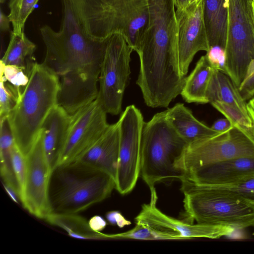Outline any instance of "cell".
<instances>
[{"mask_svg":"<svg viewBox=\"0 0 254 254\" xmlns=\"http://www.w3.org/2000/svg\"><path fill=\"white\" fill-rule=\"evenodd\" d=\"M59 91L58 76L36 62L16 105L7 116L16 145L25 157L34 145L46 118L58 104Z\"/></svg>","mask_w":254,"mask_h":254,"instance_id":"cell-4","label":"cell"},{"mask_svg":"<svg viewBox=\"0 0 254 254\" xmlns=\"http://www.w3.org/2000/svg\"><path fill=\"white\" fill-rule=\"evenodd\" d=\"M9 22H10L8 16H6L2 11H0V29L1 32H5L9 28Z\"/></svg>","mask_w":254,"mask_h":254,"instance_id":"cell-37","label":"cell"},{"mask_svg":"<svg viewBox=\"0 0 254 254\" xmlns=\"http://www.w3.org/2000/svg\"><path fill=\"white\" fill-rule=\"evenodd\" d=\"M233 127L234 126L228 119L221 118L216 120L211 127L216 131L224 132L229 130Z\"/></svg>","mask_w":254,"mask_h":254,"instance_id":"cell-35","label":"cell"},{"mask_svg":"<svg viewBox=\"0 0 254 254\" xmlns=\"http://www.w3.org/2000/svg\"><path fill=\"white\" fill-rule=\"evenodd\" d=\"M36 45L22 31L19 34L11 33L7 49L0 60V64L21 70L30 76L36 63L34 53Z\"/></svg>","mask_w":254,"mask_h":254,"instance_id":"cell-22","label":"cell"},{"mask_svg":"<svg viewBox=\"0 0 254 254\" xmlns=\"http://www.w3.org/2000/svg\"><path fill=\"white\" fill-rule=\"evenodd\" d=\"M211 105L228 119L234 126L240 127L254 137V127L251 119L238 109L221 102H214Z\"/></svg>","mask_w":254,"mask_h":254,"instance_id":"cell-26","label":"cell"},{"mask_svg":"<svg viewBox=\"0 0 254 254\" xmlns=\"http://www.w3.org/2000/svg\"><path fill=\"white\" fill-rule=\"evenodd\" d=\"M40 33L46 49L42 64L59 79L58 105L72 115L97 97L107 39L87 36L68 7L59 31L45 25Z\"/></svg>","mask_w":254,"mask_h":254,"instance_id":"cell-1","label":"cell"},{"mask_svg":"<svg viewBox=\"0 0 254 254\" xmlns=\"http://www.w3.org/2000/svg\"><path fill=\"white\" fill-rule=\"evenodd\" d=\"M254 157V137L237 126L212 137L189 144L184 155L185 174L216 162L242 157Z\"/></svg>","mask_w":254,"mask_h":254,"instance_id":"cell-10","label":"cell"},{"mask_svg":"<svg viewBox=\"0 0 254 254\" xmlns=\"http://www.w3.org/2000/svg\"><path fill=\"white\" fill-rule=\"evenodd\" d=\"M178 21V46L180 68L186 76L195 54L208 51V44L202 13V0H191L180 12Z\"/></svg>","mask_w":254,"mask_h":254,"instance_id":"cell-15","label":"cell"},{"mask_svg":"<svg viewBox=\"0 0 254 254\" xmlns=\"http://www.w3.org/2000/svg\"><path fill=\"white\" fill-rule=\"evenodd\" d=\"M206 55L211 65L214 69L226 74L225 50L219 46L210 48Z\"/></svg>","mask_w":254,"mask_h":254,"instance_id":"cell-31","label":"cell"},{"mask_svg":"<svg viewBox=\"0 0 254 254\" xmlns=\"http://www.w3.org/2000/svg\"><path fill=\"white\" fill-rule=\"evenodd\" d=\"M107 114L96 98L71 115L57 167L76 161L101 136L110 125Z\"/></svg>","mask_w":254,"mask_h":254,"instance_id":"cell-13","label":"cell"},{"mask_svg":"<svg viewBox=\"0 0 254 254\" xmlns=\"http://www.w3.org/2000/svg\"><path fill=\"white\" fill-rule=\"evenodd\" d=\"M133 51L122 33H116L107 38L97 99L107 114L117 115L121 112Z\"/></svg>","mask_w":254,"mask_h":254,"instance_id":"cell-9","label":"cell"},{"mask_svg":"<svg viewBox=\"0 0 254 254\" xmlns=\"http://www.w3.org/2000/svg\"><path fill=\"white\" fill-rule=\"evenodd\" d=\"M119 146L120 126L118 121L110 125L101 136L75 161L107 173L116 182Z\"/></svg>","mask_w":254,"mask_h":254,"instance_id":"cell-17","label":"cell"},{"mask_svg":"<svg viewBox=\"0 0 254 254\" xmlns=\"http://www.w3.org/2000/svg\"><path fill=\"white\" fill-rule=\"evenodd\" d=\"M12 159L13 172L19 187L21 197L26 174V164L25 157L16 146L13 150Z\"/></svg>","mask_w":254,"mask_h":254,"instance_id":"cell-29","label":"cell"},{"mask_svg":"<svg viewBox=\"0 0 254 254\" xmlns=\"http://www.w3.org/2000/svg\"><path fill=\"white\" fill-rule=\"evenodd\" d=\"M253 0H227L226 74L239 88L254 60Z\"/></svg>","mask_w":254,"mask_h":254,"instance_id":"cell-8","label":"cell"},{"mask_svg":"<svg viewBox=\"0 0 254 254\" xmlns=\"http://www.w3.org/2000/svg\"><path fill=\"white\" fill-rule=\"evenodd\" d=\"M25 159L26 174L21 203L30 214L45 220L52 213L50 185L52 171L43 150L41 130Z\"/></svg>","mask_w":254,"mask_h":254,"instance_id":"cell-14","label":"cell"},{"mask_svg":"<svg viewBox=\"0 0 254 254\" xmlns=\"http://www.w3.org/2000/svg\"><path fill=\"white\" fill-rule=\"evenodd\" d=\"M191 0H174L176 12H180L183 10Z\"/></svg>","mask_w":254,"mask_h":254,"instance_id":"cell-39","label":"cell"},{"mask_svg":"<svg viewBox=\"0 0 254 254\" xmlns=\"http://www.w3.org/2000/svg\"><path fill=\"white\" fill-rule=\"evenodd\" d=\"M71 115L57 105L46 118L41 129L43 150L53 171L65 143Z\"/></svg>","mask_w":254,"mask_h":254,"instance_id":"cell-18","label":"cell"},{"mask_svg":"<svg viewBox=\"0 0 254 254\" xmlns=\"http://www.w3.org/2000/svg\"><path fill=\"white\" fill-rule=\"evenodd\" d=\"M253 9H254V0H253Z\"/></svg>","mask_w":254,"mask_h":254,"instance_id":"cell-41","label":"cell"},{"mask_svg":"<svg viewBox=\"0 0 254 254\" xmlns=\"http://www.w3.org/2000/svg\"><path fill=\"white\" fill-rule=\"evenodd\" d=\"M136 84L145 98L155 100L180 94L186 76L180 70L178 21L174 0H148V16L136 51Z\"/></svg>","mask_w":254,"mask_h":254,"instance_id":"cell-2","label":"cell"},{"mask_svg":"<svg viewBox=\"0 0 254 254\" xmlns=\"http://www.w3.org/2000/svg\"><path fill=\"white\" fill-rule=\"evenodd\" d=\"M50 182L52 213L58 214H78L109 197L116 188L109 174L77 161L57 166Z\"/></svg>","mask_w":254,"mask_h":254,"instance_id":"cell-5","label":"cell"},{"mask_svg":"<svg viewBox=\"0 0 254 254\" xmlns=\"http://www.w3.org/2000/svg\"><path fill=\"white\" fill-rule=\"evenodd\" d=\"M78 214L52 213L45 219L51 224L65 231L74 238L85 240L108 239V234L93 231L88 221Z\"/></svg>","mask_w":254,"mask_h":254,"instance_id":"cell-24","label":"cell"},{"mask_svg":"<svg viewBox=\"0 0 254 254\" xmlns=\"http://www.w3.org/2000/svg\"><path fill=\"white\" fill-rule=\"evenodd\" d=\"M206 95L208 103L223 102L249 117L246 102L243 99L238 88L226 74L214 69Z\"/></svg>","mask_w":254,"mask_h":254,"instance_id":"cell-23","label":"cell"},{"mask_svg":"<svg viewBox=\"0 0 254 254\" xmlns=\"http://www.w3.org/2000/svg\"><path fill=\"white\" fill-rule=\"evenodd\" d=\"M247 109L249 117L254 127V96L247 103Z\"/></svg>","mask_w":254,"mask_h":254,"instance_id":"cell-38","label":"cell"},{"mask_svg":"<svg viewBox=\"0 0 254 254\" xmlns=\"http://www.w3.org/2000/svg\"><path fill=\"white\" fill-rule=\"evenodd\" d=\"M91 229L97 232H100L104 229L107 225L105 220L101 216L96 215L91 217L88 221Z\"/></svg>","mask_w":254,"mask_h":254,"instance_id":"cell-34","label":"cell"},{"mask_svg":"<svg viewBox=\"0 0 254 254\" xmlns=\"http://www.w3.org/2000/svg\"><path fill=\"white\" fill-rule=\"evenodd\" d=\"M202 13L209 49H225L228 21L227 0H202Z\"/></svg>","mask_w":254,"mask_h":254,"instance_id":"cell-20","label":"cell"},{"mask_svg":"<svg viewBox=\"0 0 254 254\" xmlns=\"http://www.w3.org/2000/svg\"><path fill=\"white\" fill-rule=\"evenodd\" d=\"M5 0H0V3H2L4 2Z\"/></svg>","mask_w":254,"mask_h":254,"instance_id":"cell-40","label":"cell"},{"mask_svg":"<svg viewBox=\"0 0 254 254\" xmlns=\"http://www.w3.org/2000/svg\"><path fill=\"white\" fill-rule=\"evenodd\" d=\"M188 145L169 122L165 111L144 123L140 175L150 190L155 189L157 183L184 177L182 162Z\"/></svg>","mask_w":254,"mask_h":254,"instance_id":"cell-7","label":"cell"},{"mask_svg":"<svg viewBox=\"0 0 254 254\" xmlns=\"http://www.w3.org/2000/svg\"><path fill=\"white\" fill-rule=\"evenodd\" d=\"M3 185L5 191L14 202L17 203L19 201L21 202L20 194L17 190L9 186Z\"/></svg>","mask_w":254,"mask_h":254,"instance_id":"cell-36","label":"cell"},{"mask_svg":"<svg viewBox=\"0 0 254 254\" xmlns=\"http://www.w3.org/2000/svg\"><path fill=\"white\" fill-rule=\"evenodd\" d=\"M165 111L171 125L188 145L222 133L198 120L183 103H177Z\"/></svg>","mask_w":254,"mask_h":254,"instance_id":"cell-19","label":"cell"},{"mask_svg":"<svg viewBox=\"0 0 254 254\" xmlns=\"http://www.w3.org/2000/svg\"><path fill=\"white\" fill-rule=\"evenodd\" d=\"M210 186L228 190L254 203V174L236 183Z\"/></svg>","mask_w":254,"mask_h":254,"instance_id":"cell-28","label":"cell"},{"mask_svg":"<svg viewBox=\"0 0 254 254\" xmlns=\"http://www.w3.org/2000/svg\"><path fill=\"white\" fill-rule=\"evenodd\" d=\"M150 202L142 206L135 221L147 227L157 240L217 239L230 236L235 230L225 226L193 224L170 217L157 207L158 197L155 189L150 190Z\"/></svg>","mask_w":254,"mask_h":254,"instance_id":"cell-12","label":"cell"},{"mask_svg":"<svg viewBox=\"0 0 254 254\" xmlns=\"http://www.w3.org/2000/svg\"><path fill=\"white\" fill-rule=\"evenodd\" d=\"M186 222L241 229L254 226V203L224 189L181 180Z\"/></svg>","mask_w":254,"mask_h":254,"instance_id":"cell-6","label":"cell"},{"mask_svg":"<svg viewBox=\"0 0 254 254\" xmlns=\"http://www.w3.org/2000/svg\"><path fill=\"white\" fill-rule=\"evenodd\" d=\"M213 70L206 55L201 56L192 71L186 77L180 94L186 102L208 103L206 94Z\"/></svg>","mask_w":254,"mask_h":254,"instance_id":"cell-21","label":"cell"},{"mask_svg":"<svg viewBox=\"0 0 254 254\" xmlns=\"http://www.w3.org/2000/svg\"><path fill=\"white\" fill-rule=\"evenodd\" d=\"M238 89L246 102L254 96V73L244 79Z\"/></svg>","mask_w":254,"mask_h":254,"instance_id":"cell-32","label":"cell"},{"mask_svg":"<svg viewBox=\"0 0 254 254\" xmlns=\"http://www.w3.org/2000/svg\"><path fill=\"white\" fill-rule=\"evenodd\" d=\"M39 0H10L8 18L13 26V32L23 31L25 23Z\"/></svg>","mask_w":254,"mask_h":254,"instance_id":"cell-25","label":"cell"},{"mask_svg":"<svg viewBox=\"0 0 254 254\" xmlns=\"http://www.w3.org/2000/svg\"><path fill=\"white\" fill-rule=\"evenodd\" d=\"M84 33L105 40L113 34L124 35L137 50L148 16V0H68Z\"/></svg>","mask_w":254,"mask_h":254,"instance_id":"cell-3","label":"cell"},{"mask_svg":"<svg viewBox=\"0 0 254 254\" xmlns=\"http://www.w3.org/2000/svg\"><path fill=\"white\" fill-rule=\"evenodd\" d=\"M254 174V157L234 158L189 171L184 178L199 185L221 186L239 182Z\"/></svg>","mask_w":254,"mask_h":254,"instance_id":"cell-16","label":"cell"},{"mask_svg":"<svg viewBox=\"0 0 254 254\" xmlns=\"http://www.w3.org/2000/svg\"><path fill=\"white\" fill-rule=\"evenodd\" d=\"M106 218L110 224L117 225L121 228L131 224L129 221L127 220L120 212L117 210L108 212L106 214Z\"/></svg>","mask_w":254,"mask_h":254,"instance_id":"cell-33","label":"cell"},{"mask_svg":"<svg viewBox=\"0 0 254 254\" xmlns=\"http://www.w3.org/2000/svg\"><path fill=\"white\" fill-rule=\"evenodd\" d=\"M120 146L116 188L122 194L130 192L140 175L143 115L134 105L127 107L119 120Z\"/></svg>","mask_w":254,"mask_h":254,"instance_id":"cell-11","label":"cell"},{"mask_svg":"<svg viewBox=\"0 0 254 254\" xmlns=\"http://www.w3.org/2000/svg\"><path fill=\"white\" fill-rule=\"evenodd\" d=\"M135 224L136 225L133 229L125 232L108 234L109 239L157 240L156 236L145 226L140 223Z\"/></svg>","mask_w":254,"mask_h":254,"instance_id":"cell-30","label":"cell"},{"mask_svg":"<svg viewBox=\"0 0 254 254\" xmlns=\"http://www.w3.org/2000/svg\"><path fill=\"white\" fill-rule=\"evenodd\" d=\"M22 90L0 75V118L7 116L16 105Z\"/></svg>","mask_w":254,"mask_h":254,"instance_id":"cell-27","label":"cell"}]
</instances>
